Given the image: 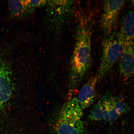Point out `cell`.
Instances as JSON below:
<instances>
[{"label":"cell","instance_id":"cell-1","mask_svg":"<svg viewBox=\"0 0 134 134\" xmlns=\"http://www.w3.org/2000/svg\"><path fill=\"white\" fill-rule=\"evenodd\" d=\"M92 26L90 20L82 16L78 22L74 49L70 63L69 94L72 95L91 63Z\"/></svg>","mask_w":134,"mask_h":134},{"label":"cell","instance_id":"cell-2","mask_svg":"<svg viewBox=\"0 0 134 134\" xmlns=\"http://www.w3.org/2000/svg\"><path fill=\"white\" fill-rule=\"evenodd\" d=\"M77 99L73 98L62 108L56 125V134H83L84 123L83 113Z\"/></svg>","mask_w":134,"mask_h":134},{"label":"cell","instance_id":"cell-3","mask_svg":"<svg viewBox=\"0 0 134 134\" xmlns=\"http://www.w3.org/2000/svg\"><path fill=\"white\" fill-rule=\"evenodd\" d=\"M124 43L119 32H113L104 42L103 53L96 76L98 81L109 73L120 60L123 52Z\"/></svg>","mask_w":134,"mask_h":134},{"label":"cell","instance_id":"cell-4","mask_svg":"<svg viewBox=\"0 0 134 134\" xmlns=\"http://www.w3.org/2000/svg\"><path fill=\"white\" fill-rule=\"evenodd\" d=\"M48 4L47 20L53 29L59 28L64 24L71 11L72 3L67 1H49Z\"/></svg>","mask_w":134,"mask_h":134},{"label":"cell","instance_id":"cell-5","mask_svg":"<svg viewBox=\"0 0 134 134\" xmlns=\"http://www.w3.org/2000/svg\"><path fill=\"white\" fill-rule=\"evenodd\" d=\"M125 2L124 1H104L101 26L102 30L106 36L113 32L117 18Z\"/></svg>","mask_w":134,"mask_h":134},{"label":"cell","instance_id":"cell-6","mask_svg":"<svg viewBox=\"0 0 134 134\" xmlns=\"http://www.w3.org/2000/svg\"><path fill=\"white\" fill-rule=\"evenodd\" d=\"M10 67L7 60L0 55V108L9 100L11 95Z\"/></svg>","mask_w":134,"mask_h":134},{"label":"cell","instance_id":"cell-7","mask_svg":"<svg viewBox=\"0 0 134 134\" xmlns=\"http://www.w3.org/2000/svg\"><path fill=\"white\" fill-rule=\"evenodd\" d=\"M119 69L120 74L124 79L134 77V41L124 43Z\"/></svg>","mask_w":134,"mask_h":134},{"label":"cell","instance_id":"cell-8","mask_svg":"<svg viewBox=\"0 0 134 134\" xmlns=\"http://www.w3.org/2000/svg\"><path fill=\"white\" fill-rule=\"evenodd\" d=\"M98 81L96 76L91 77L80 90L77 99L82 110L88 108L96 100V88Z\"/></svg>","mask_w":134,"mask_h":134},{"label":"cell","instance_id":"cell-9","mask_svg":"<svg viewBox=\"0 0 134 134\" xmlns=\"http://www.w3.org/2000/svg\"><path fill=\"white\" fill-rule=\"evenodd\" d=\"M119 34L124 43L134 41V11L130 10L122 21Z\"/></svg>","mask_w":134,"mask_h":134},{"label":"cell","instance_id":"cell-10","mask_svg":"<svg viewBox=\"0 0 134 134\" xmlns=\"http://www.w3.org/2000/svg\"><path fill=\"white\" fill-rule=\"evenodd\" d=\"M114 97L109 92L103 97L105 108V114L103 120L111 125L120 116L115 109Z\"/></svg>","mask_w":134,"mask_h":134},{"label":"cell","instance_id":"cell-11","mask_svg":"<svg viewBox=\"0 0 134 134\" xmlns=\"http://www.w3.org/2000/svg\"><path fill=\"white\" fill-rule=\"evenodd\" d=\"M8 5L10 12L15 16L23 15L30 11L27 1H10Z\"/></svg>","mask_w":134,"mask_h":134},{"label":"cell","instance_id":"cell-12","mask_svg":"<svg viewBox=\"0 0 134 134\" xmlns=\"http://www.w3.org/2000/svg\"><path fill=\"white\" fill-rule=\"evenodd\" d=\"M105 114L104 102L102 98L93 107L88 116L91 121L103 120Z\"/></svg>","mask_w":134,"mask_h":134},{"label":"cell","instance_id":"cell-13","mask_svg":"<svg viewBox=\"0 0 134 134\" xmlns=\"http://www.w3.org/2000/svg\"><path fill=\"white\" fill-rule=\"evenodd\" d=\"M114 105L115 110L120 116L128 113L130 110L129 106L120 97H115Z\"/></svg>","mask_w":134,"mask_h":134},{"label":"cell","instance_id":"cell-14","mask_svg":"<svg viewBox=\"0 0 134 134\" xmlns=\"http://www.w3.org/2000/svg\"><path fill=\"white\" fill-rule=\"evenodd\" d=\"M46 1H28V6L30 11L36 8L41 7L47 4Z\"/></svg>","mask_w":134,"mask_h":134},{"label":"cell","instance_id":"cell-15","mask_svg":"<svg viewBox=\"0 0 134 134\" xmlns=\"http://www.w3.org/2000/svg\"><path fill=\"white\" fill-rule=\"evenodd\" d=\"M131 3L133 5V6L134 7V1H132Z\"/></svg>","mask_w":134,"mask_h":134}]
</instances>
